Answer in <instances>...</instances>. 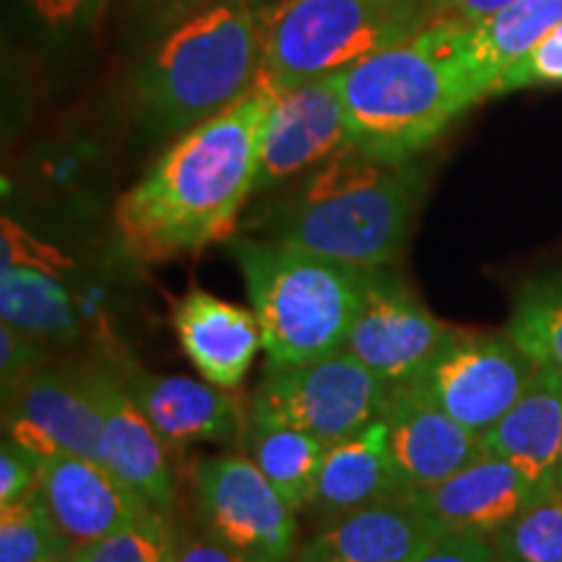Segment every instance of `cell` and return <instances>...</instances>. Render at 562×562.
<instances>
[{
  "instance_id": "cell-1",
  "label": "cell",
  "mask_w": 562,
  "mask_h": 562,
  "mask_svg": "<svg viewBox=\"0 0 562 562\" xmlns=\"http://www.w3.org/2000/svg\"><path fill=\"white\" fill-rule=\"evenodd\" d=\"M273 91L248 97L180 133L115 203V229L138 261H170L229 240L258 191L261 140Z\"/></svg>"
},
{
  "instance_id": "cell-2",
  "label": "cell",
  "mask_w": 562,
  "mask_h": 562,
  "mask_svg": "<svg viewBox=\"0 0 562 562\" xmlns=\"http://www.w3.org/2000/svg\"><path fill=\"white\" fill-rule=\"evenodd\" d=\"M336 81L351 146L393 161L427 149L456 117L492 97L474 26L446 19L336 70Z\"/></svg>"
},
{
  "instance_id": "cell-3",
  "label": "cell",
  "mask_w": 562,
  "mask_h": 562,
  "mask_svg": "<svg viewBox=\"0 0 562 562\" xmlns=\"http://www.w3.org/2000/svg\"><path fill=\"white\" fill-rule=\"evenodd\" d=\"M425 195L412 159L344 146L271 214V237L331 261L378 269L402 256Z\"/></svg>"
},
{
  "instance_id": "cell-4",
  "label": "cell",
  "mask_w": 562,
  "mask_h": 562,
  "mask_svg": "<svg viewBox=\"0 0 562 562\" xmlns=\"http://www.w3.org/2000/svg\"><path fill=\"white\" fill-rule=\"evenodd\" d=\"M258 19L250 0H222L167 30L128 81L140 128L180 136L248 97L263 74Z\"/></svg>"
},
{
  "instance_id": "cell-5",
  "label": "cell",
  "mask_w": 562,
  "mask_h": 562,
  "mask_svg": "<svg viewBox=\"0 0 562 562\" xmlns=\"http://www.w3.org/2000/svg\"><path fill=\"white\" fill-rule=\"evenodd\" d=\"M229 256L261 326L266 370L305 364L347 347L362 300V269L277 237H232Z\"/></svg>"
},
{
  "instance_id": "cell-6",
  "label": "cell",
  "mask_w": 562,
  "mask_h": 562,
  "mask_svg": "<svg viewBox=\"0 0 562 562\" xmlns=\"http://www.w3.org/2000/svg\"><path fill=\"white\" fill-rule=\"evenodd\" d=\"M435 19L432 0H279L263 21L261 81L277 94L336 74Z\"/></svg>"
},
{
  "instance_id": "cell-7",
  "label": "cell",
  "mask_w": 562,
  "mask_h": 562,
  "mask_svg": "<svg viewBox=\"0 0 562 562\" xmlns=\"http://www.w3.org/2000/svg\"><path fill=\"white\" fill-rule=\"evenodd\" d=\"M391 385L347 349L321 360L266 370L248 414L279 422L334 446L383 417Z\"/></svg>"
},
{
  "instance_id": "cell-8",
  "label": "cell",
  "mask_w": 562,
  "mask_h": 562,
  "mask_svg": "<svg viewBox=\"0 0 562 562\" xmlns=\"http://www.w3.org/2000/svg\"><path fill=\"white\" fill-rule=\"evenodd\" d=\"M537 370L508 331L453 328L406 389L482 438L521 398Z\"/></svg>"
},
{
  "instance_id": "cell-9",
  "label": "cell",
  "mask_w": 562,
  "mask_h": 562,
  "mask_svg": "<svg viewBox=\"0 0 562 562\" xmlns=\"http://www.w3.org/2000/svg\"><path fill=\"white\" fill-rule=\"evenodd\" d=\"M188 480L201 529L256 562L294 560L297 510L248 456H201L191 463Z\"/></svg>"
},
{
  "instance_id": "cell-10",
  "label": "cell",
  "mask_w": 562,
  "mask_h": 562,
  "mask_svg": "<svg viewBox=\"0 0 562 562\" xmlns=\"http://www.w3.org/2000/svg\"><path fill=\"white\" fill-rule=\"evenodd\" d=\"M453 326H446L389 266L362 269V300L347 336L349 355L391 389L425 370Z\"/></svg>"
},
{
  "instance_id": "cell-11",
  "label": "cell",
  "mask_w": 562,
  "mask_h": 562,
  "mask_svg": "<svg viewBox=\"0 0 562 562\" xmlns=\"http://www.w3.org/2000/svg\"><path fill=\"white\" fill-rule=\"evenodd\" d=\"M5 438L37 456H83L102 463V417L81 364H42L3 393Z\"/></svg>"
},
{
  "instance_id": "cell-12",
  "label": "cell",
  "mask_w": 562,
  "mask_h": 562,
  "mask_svg": "<svg viewBox=\"0 0 562 562\" xmlns=\"http://www.w3.org/2000/svg\"><path fill=\"white\" fill-rule=\"evenodd\" d=\"M349 123L336 74L273 94L261 140L258 191L313 170L349 146Z\"/></svg>"
},
{
  "instance_id": "cell-13",
  "label": "cell",
  "mask_w": 562,
  "mask_h": 562,
  "mask_svg": "<svg viewBox=\"0 0 562 562\" xmlns=\"http://www.w3.org/2000/svg\"><path fill=\"white\" fill-rule=\"evenodd\" d=\"M110 364L172 453L201 442H240L248 404L232 391L186 375H159L121 357H110Z\"/></svg>"
},
{
  "instance_id": "cell-14",
  "label": "cell",
  "mask_w": 562,
  "mask_h": 562,
  "mask_svg": "<svg viewBox=\"0 0 562 562\" xmlns=\"http://www.w3.org/2000/svg\"><path fill=\"white\" fill-rule=\"evenodd\" d=\"M0 315L5 326L45 344H74L81 336V313L60 269L66 258L3 220Z\"/></svg>"
},
{
  "instance_id": "cell-15",
  "label": "cell",
  "mask_w": 562,
  "mask_h": 562,
  "mask_svg": "<svg viewBox=\"0 0 562 562\" xmlns=\"http://www.w3.org/2000/svg\"><path fill=\"white\" fill-rule=\"evenodd\" d=\"M547 495L521 469L482 453L432 487L412 492L406 501L438 533L495 537L526 505Z\"/></svg>"
},
{
  "instance_id": "cell-16",
  "label": "cell",
  "mask_w": 562,
  "mask_h": 562,
  "mask_svg": "<svg viewBox=\"0 0 562 562\" xmlns=\"http://www.w3.org/2000/svg\"><path fill=\"white\" fill-rule=\"evenodd\" d=\"M91 393L102 417V463L117 480L138 492L151 508L172 510L178 487L170 467V448L140 414L115 375L110 360H87Z\"/></svg>"
},
{
  "instance_id": "cell-17",
  "label": "cell",
  "mask_w": 562,
  "mask_h": 562,
  "mask_svg": "<svg viewBox=\"0 0 562 562\" xmlns=\"http://www.w3.org/2000/svg\"><path fill=\"white\" fill-rule=\"evenodd\" d=\"M37 492L76 550L121 531L151 508L104 463L74 453L42 461Z\"/></svg>"
},
{
  "instance_id": "cell-18",
  "label": "cell",
  "mask_w": 562,
  "mask_h": 562,
  "mask_svg": "<svg viewBox=\"0 0 562 562\" xmlns=\"http://www.w3.org/2000/svg\"><path fill=\"white\" fill-rule=\"evenodd\" d=\"M381 419L393 467L409 495L448 480L484 453L480 435L427 404L406 385L391 389Z\"/></svg>"
},
{
  "instance_id": "cell-19",
  "label": "cell",
  "mask_w": 562,
  "mask_h": 562,
  "mask_svg": "<svg viewBox=\"0 0 562 562\" xmlns=\"http://www.w3.org/2000/svg\"><path fill=\"white\" fill-rule=\"evenodd\" d=\"M178 341L203 381L224 391H237L263 349L256 313L201 286H193L172 307Z\"/></svg>"
},
{
  "instance_id": "cell-20",
  "label": "cell",
  "mask_w": 562,
  "mask_h": 562,
  "mask_svg": "<svg viewBox=\"0 0 562 562\" xmlns=\"http://www.w3.org/2000/svg\"><path fill=\"white\" fill-rule=\"evenodd\" d=\"M435 533L414 505L398 497L323 521L292 562H409Z\"/></svg>"
},
{
  "instance_id": "cell-21",
  "label": "cell",
  "mask_w": 562,
  "mask_h": 562,
  "mask_svg": "<svg viewBox=\"0 0 562 562\" xmlns=\"http://www.w3.org/2000/svg\"><path fill=\"white\" fill-rule=\"evenodd\" d=\"M398 497H409V492L393 467L383 419H378L351 438L328 446L305 513L318 521H331L344 513Z\"/></svg>"
},
{
  "instance_id": "cell-22",
  "label": "cell",
  "mask_w": 562,
  "mask_h": 562,
  "mask_svg": "<svg viewBox=\"0 0 562 562\" xmlns=\"http://www.w3.org/2000/svg\"><path fill=\"white\" fill-rule=\"evenodd\" d=\"M482 451L510 461L542 492L554 490L562 448V375L539 368L505 417L482 435Z\"/></svg>"
},
{
  "instance_id": "cell-23",
  "label": "cell",
  "mask_w": 562,
  "mask_h": 562,
  "mask_svg": "<svg viewBox=\"0 0 562 562\" xmlns=\"http://www.w3.org/2000/svg\"><path fill=\"white\" fill-rule=\"evenodd\" d=\"M240 446L248 459L261 469L281 497L302 513L311 505L315 480L328 446L313 435L279 425V422L245 419Z\"/></svg>"
},
{
  "instance_id": "cell-24",
  "label": "cell",
  "mask_w": 562,
  "mask_h": 562,
  "mask_svg": "<svg viewBox=\"0 0 562 562\" xmlns=\"http://www.w3.org/2000/svg\"><path fill=\"white\" fill-rule=\"evenodd\" d=\"M558 24H562V0H516L495 19L474 26L476 58L492 83V94L513 60Z\"/></svg>"
},
{
  "instance_id": "cell-25",
  "label": "cell",
  "mask_w": 562,
  "mask_h": 562,
  "mask_svg": "<svg viewBox=\"0 0 562 562\" xmlns=\"http://www.w3.org/2000/svg\"><path fill=\"white\" fill-rule=\"evenodd\" d=\"M505 331L537 368L562 375V277L531 281L518 294Z\"/></svg>"
},
{
  "instance_id": "cell-26",
  "label": "cell",
  "mask_w": 562,
  "mask_h": 562,
  "mask_svg": "<svg viewBox=\"0 0 562 562\" xmlns=\"http://www.w3.org/2000/svg\"><path fill=\"white\" fill-rule=\"evenodd\" d=\"M76 547L34 490L24 501L0 508V562H55Z\"/></svg>"
},
{
  "instance_id": "cell-27",
  "label": "cell",
  "mask_w": 562,
  "mask_h": 562,
  "mask_svg": "<svg viewBox=\"0 0 562 562\" xmlns=\"http://www.w3.org/2000/svg\"><path fill=\"white\" fill-rule=\"evenodd\" d=\"M501 562H562V495L547 492L492 537Z\"/></svg>"
},
{
  "instance_id": "cell-28",
  "label": "cell",
  "mask_w": 562,
  "mask_h": 562,
  "mask_svg": "<svg viewBox=\"0 0 562 562\" xmlns=\"http://www.w3.org/2000/svg\"><path fill=\"white\" fill-rule=\"evenodd\" d=\"M178 533L170 513L146 508L121 531L76 550V562H170Z\"/></svg>"
},
{
  "instance_id": "cell-29",
  "label": "cell",
  "mask_w": 562,
  "mask_h": 562,
  "mask_svg": "<svg viewBox=\"0 0 562 562\" xmlns=\"http://www.w3.org/2000/svg\"><path fill=\"white\" fill-rule=\"evenodd\" d=\"M110 0H19L21 16L45 47H76L102 26Z\"/></svg>"
},
{
  "instance_id": "cell-30",
  "label": "cell",
  "mask_w": 562,
  "mask_h": 562,
  "mask_svg": "<svg viewBox=\"0 0 562 562\" xmlns=\"http://www.w3.org/2000/svg\"><path fill=\"white\" fill-rule=\"evenodd\" d=\"M531 87H562V24L544 32L521 58L513 60L497 81L495 94Z\"/></svg>"
},
{
  "instance_id": "cell-31",
  "label": "cell",
  "mask_w": 562,
  "mask_h": 562,
  "mask_svg": "<svg viewBox=\"0 0 562 562\" xmlns=\"http://www.w3.org/2000/svg\"><path fill=\"white\" fill-rule=\"evenodd\" d=\"M45 341L16 331V328L3 323V328H0V381H3V393L24 381L26 375H32L34 370H40L45 364Z\"/></svg>"
},
{
  "instance_id": "cell-32",
  "label": "cell",
  "mask_w": 562,
  "mask_h": 562,
  "mask_svg": "<svg viewBox=\"0 0 562 562\" xmlns=\"http://www.w3.org/2000/svg\"><path fill=\"white\" fill-rule=\"evenodd\" d=\"M40 472L42 461L37 456L3 435V446H0V508L24 501L30 492L37 490Z\"/></svg>"
},
{
  "instance_id": "cell-33",
  "label": "cell",
  "mask_w": 562,
  "mask_h": 562,
  "mask_svg": "<svg viewBox=\"0 0 562 562\" xmlns=\"http://www.w3.org/2000/svg\"><path fill=\"white\" fill-rule=\"evenodd\" d=\"M409 562H501L490 537L476 533H435Z\"/></svg>"
},
{
  "instance_id": "cell-34",
  "label": "cell",
  "mask_w": 562,
  "mask_h": 562,
  "mask_svg": "<svg viewBox=\"0 0 562 562\" xmlns=\"http://www.w3.org/2000/svg\"><path fill=\"white\" fill-rule=\"evenodd\" d=\"M216 3L222 0H125L131 24L149 34L172 30L175 24Z\"/></svg>"
},
{
  "instance_id": "cell-35",
  "label": "cell",
  "mask_w": 562,
  "mask_h": 562,
  "mask_svg": "<svg viewBox=\"0 0 562 562\" xmlns=\"http://www.w3.org/2000/svg\"><path fill=\"white\" fill-rule=\"evenodd\" d=\"M170 562H256L248 554L237 552L235 547L224 544L214 533L206 529H191L178 533V544H175Z\"/></svg>"
},
{
  "instance_id": "cell-36",
  "label": "cell",
  "mask_w": 562,
  "mask_h": 562,
  "mask_svg": "<svg viewBox=\"0 0 562 562\" xmlns=\"http://www.w3.org/2000/svg\"><path fill=\"white\" fill-rule=\"evenodd\" d=\"M516 0H432L438 19L456 21V24L480 26L484 21L495 19Z\"/></svg>"
},
{
  "instance_id": "cell-37",
  "label": "cell",
  "mask_w": 562,
  "mask_h": 562,
  "mask_svg": "<svg viewBox=\"0 0 562 562\" xmlns=\"http://www.w3.org/2000/svg\"><path fill=\"white\" fill-rule=\"evenodd\" d=\"M554 490L562 495V448H560V459H558V474H554Z\"/></svg>"
},
{
  "instance_id": "cell-38",
  "label": "cell",
  "mask_w": 562,
  "mask_h": 562,
  "mask_svg": "<svg viewBox=\"0 0 562 562\" xmlns=\"http://www.w3.org/2000/svg\"><path fill=\"white\" fill-rule=\"evenodd\" d=\"M55 562H76V552L68 554V558H63V560H55Z\"/></svg>"
}]
</instances>
